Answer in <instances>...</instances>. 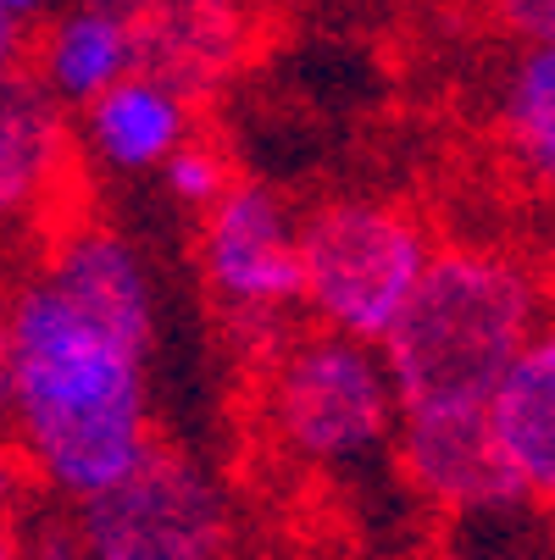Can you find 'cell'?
Masks as SVG:
<instances>
[{"instance_id":"6da1fadb","label":"cell","mask_w":555,"mask_h":560,"mask_svg":"<svg viewBox=\"0 0 555 560\" xmlns=\"http://www.w3.org/2000/svg\"><path fill=\"white\" fill-rule=\"evenodd\" d=\"M162 294L117 222L67 211L7 289V428L34 483L78 505L155 444Z\"/></svg>"},{"instance_id":"7a4b0ae2","label":"cell","mask_w":555,"mask_h":560,"mask_svg":"<svg viewBox=\"0 0 555 560\" xmlns=\"http://www.w3.org/2000/svg\"><path fill=\"white\" fill-rule=\"evenodd\" d=\"M544 316L550 289L517 250L433 245L423 283L378 339L401 411H489Z\"/></svg>"},{"instance_id":"3957f363","label":"cell","mask_w":555,"mask_h":560,"mask_svg":"<svg viewBox=\"0 0 555 560\" xmlns=\"http://www.w3.org/2000/svg\"><path fill=\"white\" fill-rule=\"evenodd\" d=\"M433 261V228L389 195H334L300 217V311L378 345Z\"/></svg>"},{"instance_id":"277c9868","label":"cell","mask_w":555,"mask_h":560,"mask_svg":"<svg viewBox=\"0 0 555 560\" xmlns=\"http://www.w3.org/2000/svg\"><path fill=\"white\" fill-rule=\"evenodd\" d=\"M262 417L273 444L294 466L350 471L394 444L401 399H394L378 345L311 328L284 334L267 350Z\"/></svg>"},{"instance_id":"5b68a950","label":"cell","mask_w":555,"mask_h":560,"mask_svg":"<svg viewBox=\"0 0 555 560\" xmlns=\"http://www.w3.org/2000/svg\"><path fill=\"white\" fill-rule=\"evenodd\" d=\"M90 560H228L233 505L217 471L184 450L155 444L134 471L67 516Z\"/></svg>"},{"instance_id":"8992f818","label":"cell","mask_w":555,"mask_h":560,"mask_svg":"<svg viewBox=\"0 0 555 560\" xmlns=\"http://www.w3.org/2000/svg\"><path fill=\"white\" fill-rule=\"evenodd\" d=\"M195 267L222 311V323L256 345L262 355L284 339L300 311V217L294 206L262 184L233 178L195 228Z\"/></svg>"},{"instance_id":"52a82bcc","label":"cell","mask_w":555,"mask_h":560,"mask_svg":"<svg viewBox=\"0 0 555 560\" xmlns=\"http://www.w3.org/2000/svg\"><path fill=\"white\" fill-rule=\"evenodd\" d=\"M389 450L406 489L444 516L522 494L495 444L489 411H401Z\"/></svg>"},{"instance_id":"ba28073f","label":"cell","mask_w":555,"mask_h":560,"mask_svg":"<svg viewBox=\"0 0 555 560\" xmlns=\"http://www.w3.org/2000/svg\"><path fill=\"white\" fill-rule=\"evenodd\" d=\"M78 139L28 72L0 78V228H50L72 195Z\"/></svg>"},{"instance_id":"9c48e42d","label":"cell","mask_w":555,"mask_h":560,"mask_svg":"<svg viewBox=\"0 0 555 560\" xmlns=\"http://www.w3.org/2000/svg\"><path fill=\"white\" fill-rule=\"evenodd\" d=\"M72 139H78V155L95 162L101 173H117V178L162 173L167 155L184 139H195V95L173 84L167 72L134 67L112 90L78 106Z\"/></svg>"},{"instance_id":"30bf717a","label":"cell","mask_w":555,"mask_h":560,"mask_svg":"<svg viewBox=\"0 0 555 560\" xmlns=\"http://www.w3.org/2000/svg\"><path fill=\"white\" fill-rule=\"evenodd\" d=\"M134 67H144V34L139 18L112 0H72L28 45V78L56 106L72 112L112 90Z\"/></svg>"},{"instance_id":"8fae6325","label":"cell","mask_w":555,"mask_h":560,"mask_svg":"<svg viewBox=\"0 0 555 560\" xmlns=\"http://www.w3.org/2000/svg\"><path fill=\"white\" fill-rule=\"evenodd\" d=\"M489 428L517 489L555 511V316H544L489 394Z\"/></svg>"},{"instance_id":"7c38bea8","label":"cell","mask_w":555,"mask_h":560,"mask_svg":"<svg viewBox=\"0 0 555 560\" xmlns=\"http://www.w3.org/2000/svg\"><path fill=\"white\" fill-rule=\"evenodd\" d=\"M495 133L517 178L555 200V39L511 50L495 90Z\"/></svg>"},{"instance_id":"4fadbf2b","label":"cell","mask_w":555,"mask_h":560,"mask_svg":"<svg viewBox=\"0 0 555 560\" xmlns=\"http://www.w3.org/2000/svg\"><path fill=\"white\" fill-rule=\"evenodd\" d=\"M439 560H555V511L517 494L444 516Z\"/></svg>"},{"instance_id":"5bb4252c","label":"cell","mask_w":555,"mask_h":560,"mask_svg":"<svg viewBox=\"0 0 555 560\" xmlns=\"http://www.w3.org/2000/svg\"><path fill=\"white\" fill-rule=\"evenodd\" d=\"M155 178H162V189H167V200L173 206H184V211H206L228 184H233V167H228V155L211 144V139H184L173 155H167V162H162V173H155Z\"/></svg>"},{"instance_id":"9a60e30c","label":"cell","mask_w":555,"mask_h":560,"mask_svg":"<svg viewBox=\"0 0 555 560\" xmlns=\"http://www.w3.org/2000/svg\"><path fill=\"white\" fill-rule=\"evenodd\" d=\"M489 7H495V23H500L517 45L555 39V0H489Z\"/></svg>"},{"instance_id":"2e32d148","label":"cell","mask_w":555,"mask_h":560,"mask_svg":"<svg viewBox=\"0 0 555 560\" xmlns=\"http://www.w3.org/2000/svg\"><path fill=\"white\" fill-rule=\"evenodd\" d=\"M28 45H34V28L18 7H7L0 0V78L12 72H28Z\"/></svg>"},{"instance_id":"e0dca14e","label":"cell","mask_w":555,"mask_h":560,"mask_svg":"<svg viewBox=\"0 0 555 560\" xmlns=\"http://www.w3.org/2000/svg\"><path fill=\"white\" fill-rule=\"evenodd\" d=\"M28 489H34L28 460L18 455V444H12V439H0V522H7V516L28 500Z\"/></svg>"},{"instance_id":"ac0fdd59","label":"cell","mask_w":555,"mask_h":560,"mask_svg":"<svg viewBox=\"0 0 555 560\" xmlns=\"http://www.w3.org/2000/svg\"><path fill=\"white\" fill-rule=\"evenodd\" d=\"M23 560H90V555H84V544L72 538L67 522H50V527H39V533L28 538Z\"/></svg>"},{"instance_id":"d6986e66","label":"cell","mask_w":555,"mask_h":560,"mask_svg":"<svg viewBox=\"0 0 555 560\" xmlns=\"http://www.w3.org/2000/svg\"><path fill=\"white\" fill-rule=\"evenodd\" d=\"M0 422H7V289H0Z\"/></svg>"},{"instance_id":"ffe728a7","label":"cell","mask_w":555,"mask_h":560,"mask_svg":"<svg viewBox=\"0 0 555 560\" xmlns=\"http://www.w3.org/2000/svg\"><path fill=\"white\" fill-rule=\"evenodd\" d=\"M0 560H23V544H18L7 527H0Z\"/></svg>"},{"instance_id":"44dd1931","label":"cell","mask_w":555,"mask_h":560,"mask_svg":"<svg viewBox=\"0 0 555 560\" xmlns=\"http://www.w3.org/2000/svg\"><path fill=\"white\" fill-rule=\"evenodd\" d=\"M7 7H18V12H23V18H34V12H39V7H45V0H7Z\"/></svg>"},{"instance_id":"7402d4cb","label":"cell","mask_w":555,"mask_h":560,"mask_svg":"<svg viewBox=\"0 0 555 560\" xmlns=\"http://www.w3.org/2000/svg\"><path fill=\"white\" fill-rule=\"evenodd\" d=\"M211 7H228V0H211Z\"/></svg>"}]
</instances>
